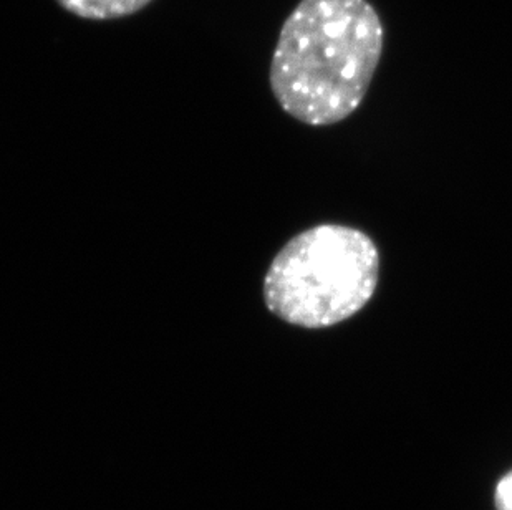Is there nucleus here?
Listing matches in <instances>:
<instances>
[{"label":"nucleus","mask_w":512,"mask_h":510,"mask_svg":"<svg viewBox=\"0 0 512 510\" xmlns=\"http://www.w3.org/2000/svg\"><path fill=\"white\" fill-rule=\"evenodd\" d=\"M383 45V22L368 0H300L272 53L274 98L304 125L347 120L367 97Z\"/></svg>","instance_id":"obj_1"},{"label":"nucleus","mask_w":512,"mask_h":510,"mask_svg":"<svg viewBox=\"0 0 512 510\" xmlns=\"http://www.w3.org/2000/svg\"><path fill=\"white\" fill-rule=\"evenodd\" d=\"M380 252L372 237L342 224H320L292 237L264 277V302L282 322L307 330L335 327L373 299Z\"/></svg>","instance_id":"obj_2"},{"label":"nucleus","mask_w":512,"mask_h":510,"mask_svg":"<svg viewBox=\"0 0 512 510\" xmlns=\"http://www.w3.org/2000/svg\"><path fill=\"white\" fill-rule=\"evenodd\" d=\"M68 14L78 19L105 22L123 19L146 9L153 0H55Z\"/></svg>","instance_id":"obj_3"},{"label":"nucleus","mask_w":512,"mask_h":510,"mask_svg":"<svg viewBox=\"0 0 512 510\" xmlns=\"http://www.w3.org/2000/svg\"><path fill=\"white\" fill-rule=\"evenodd\" d=\"M496 506L499 510H512V472L499 482L496 489Z\"/></svg>","instance_id":"obj_4"}]
</instances>
